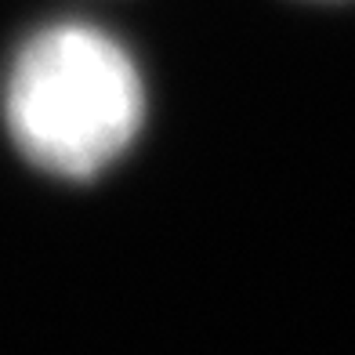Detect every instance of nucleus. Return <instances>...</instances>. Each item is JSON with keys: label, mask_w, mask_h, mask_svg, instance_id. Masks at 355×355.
I'll return each mask as SVG.
<instances>
[{"label": "nucleus", "mask_w": 355, "mask_h": 355, "mask_svg": "<svg viewBox=\"0 0 355 355\" xmlns=\"http://www.w3.org/2000/svg\"><path fill=\"white\" fill-rule=\"evenodd\" d=\"M141 112L138 66L94 26H47L11 62L4 87L11 138L51 174L91 178L109 167L138 135Z\"/></svg>", "instance_id": "obj_1"}]
</instances>
